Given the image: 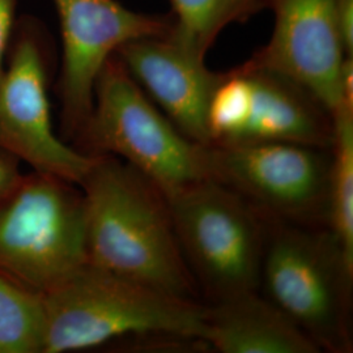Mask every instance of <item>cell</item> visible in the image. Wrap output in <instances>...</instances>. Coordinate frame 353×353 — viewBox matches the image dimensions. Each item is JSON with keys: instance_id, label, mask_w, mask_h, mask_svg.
<instances>
[{"instance_id": "6da1fadb", "label": "cell", "mask_w": 353, "mask_h": 353, "mask_svg": "<svg viewBox=\"0 0 353 353\" xmlns=\"http://www.w3.org/2000/svg\"><path fill=\"white\" fill-rule=\"evenodd\" d=\"M79 186L85 201L89 265L196 300L199 287L161 190L109 154L96 156Z\"/></svg>"}, {"instance_id": "7a4b0ae2", "label": "cell", "mask_w": 353, "mask_h": 353, "mask_svg": "<svg viewBox=\"0 0 353 353\" xmlns=\"http://www.w3.org/2000/svg\"><path fill=\"white\" fill-rule=\"evenodd\" d=\"M41 353L83 351L127 335L202 341L204 305L87 263L39 294Z\"/></svg>"}, {"instance_id": "3957f363", "label": "cell", "mask_w": 353, "mask_h": 353, "mask_svg": "<svg viewBox=\"0 0 353 353\" xmlns=\"http://www.w3.org/2000/svg\"><path fill=\"white\" fill-rule=\"evenodd\" d=\"M74 141L84 153L125 161L164 195L212 179L211 147L183 135L150 100L117 54L102 67L92 112Z\"/></svg>"}, {"instance_id": "277c9868", "label": "cell", "mask_w": 353, "mask_h": 353, "mask_svg": "<svg viewBox=\"0 0 353 353\" xmlns=\"http://www.w3.org/2000/svg\"><path fill=\"white\" fill-rule=\"evenodd\" d=\"M259 287L321 351L348 352L353 271L328 228L270 220Z\"/></svg>"}, {"instance_id": "5b68a950", "label": "cell", "mask_w": 353, "mask_h": 353, "mask_svg": "<svg viewBox=\"0 0 353 353\" xmlns=\"http://www.w3.org/2000/svg\"><path fill=\"white\" fill-rule=\"evenodd\" d=\"M88 263L79 185L32 170L0 202V274L42 294Z\"/></svg>"}, {"instance_id": "8992f818", "label": "cell", "mask_w": 353, "mask_h": 353, "mask_svg": "<svg viewBox=\"0 0 353 353\" xmlns=\"http://www.w3.org/2000/svg\"><path fill=\"white\" fill-rule=\"evenodd\" d=\"M165 196L185 261L211 301L259 288L268 232L265 214L214 179Z\"/></svg>"}, {"instance_id": "52a82bcc", "label": "cell", "mask_w": 353, "mask_h": 353, "mask_svg": "<svg viewBox=\"0 0 353 353\" xmlns=\"http://www.w3.org/2000/svg\"><path fill=\"white\" fill-rule=\"evenodd\" d=\"M0 77V151L32 170L80 185L96 156L68 145L55 134L49 101V48L34 17L16 20Z\"/></svg>"}, {"instance_id": "ba28073f", "label": "cell", "mask_w": 353, "mask_h": 353, "mask_svg": "<svg viewBox=\"0 0 353 353\" xmlns=\"http://www.w3.org/2000/svg\"><path fill=\"white\" fill-rule=\"evenodd\" d=\"M211 159L212 179L267 219L327 228L331 148L285 141L211 145Z\"/></svg>"}, {"instance_id": "9c48e42d", "label": "cell", "mask_w": 353, "mask_h": 353, "mask_svg": "<svg viewBox=\"0 0 353 353\" xmlns=\"http://www.w3.org/2000/svg\"><path fill=\"white\" fill-rule=\"evenodd\" d=\"M62 36L58 81L61 131L74 140L93 108L94 85L106 61L132 39L165 37L172 16L135 12L117 0H52Z\"/></svg>"}, {"instance_id": "30bf717a", "label": "cell", "mask_w": 353, "mask_h": 353, "mask_svg": "<svg viewBox=\"0 0 353 353\" xmlns=\"http://www.w3.org/2000/svg\"><path fill=\"white\" fill-rule=\"evenodd\" d=\"M335 0H270L268 43L242 64L274 72L309 92L328 113L353 99V62L335 19Z\"/></svg>"}, {"instance_id": "8fae6325", "label": "cell", "mask_w": 353, "mask_h": 353, "mask_svg": "<svg viewBox=\"0 0 353 353\" xmlns=\"http://www.w3.org/2000/svg\"><path fill=\"white\" fill-rule=\"evenodd\" d=\"M115 54L183 135L210 147L208 109L224 72L208 70L168 36L132 39Z\"/></svg>"}, {"instance_id": "7c38bea8", "label": "cell", "mask_w": 353, "mask_h": 353, "mask_svg": "<svg viewBox=\"0 0 353 353\" xmlns=\"http://www.w3.org/2000/svg\"><path fill=\"white\" fill-rule=\"evenodd\" d=\"M250 83V101L233 144L285 141L330 150L332 117L316 99L283 76L237 67Z\"/></svg>"}, {"instance_id": "4fadbf2b", "label": "cell", "mask_w": 353, "mask_h": 353, "mask_svg": "<svg viewBox=\"0 0 353 353\" xmlns=\"http://www.w3.org/2000/svg\"><path fill=\"white\" fill-rule=\"evenodd\" d=\"M203 343L221 353H318L319 347L258 290L204 305Z\"/></svg>"}, {"instance_id": "5bb4252c", "label": "cell", "mask_w": 353, "mask_h": 353, "mask_svg": "<svg viewBox=\"0 0 353 353\" xmlns=\"http://www.w3.org/2000/svg\"><path fill=\"white\" fill-rule=\"evenodd\" d=\"M172 29L168 37L205 59L219 34L230 24L243 23L268 8L270 0H170Z\"/></svg>"}, {"instance_id": "9a60e30c", "label": "cell", "mask_w": 353, "mask_h": 353, "mask_svg": "<svg viewBox=\"0 0 353 353\" xmlns=\"http://www.w3.org/2000/svg\"><path fill=\"white\" fill-rule=\"evenodd\" d=\"M332 126L327 228L353 271V99L332 114Z\"/></svg>"}, {"instance_id": "2e32d148", "label": "cell", "mask_w": 353, "mask_h": 353, "mask_svg": "<svg viewBox=\"0 0 353 353\" xmlns=\"http://www.w3.org/2000/svg\"><path fill=\"white\" fill-rule=\"evenodd\" d=\"M41 297L0 274V353H41Z\"/></svg>"}, {"instance_id": "e0dca14e", "label": "cell", "mask_w": 353, "mask_h": 353, "mask_svg": "<svg viewBox=\"0 0 353 353\" xmlns=\"http://www.w3.org/2000/svg\"><path fill=\"white\" fill-rule=\"evenodd\" d=\"M19 0H0V77L4 72L7 54L16 26V8Z\"/></svg>"}, {"instance_id": "ac0fdd59", "label": "cell", "mask_w": 353, "mask_h": 353, "mask_svg": "<svg viewBox=\"0 0 353 353\" xmlns=\"http://www.w3.org/2000/svg\"><path fill=\"white\" fill-rule=\"evenodd\" d=\"M335 19L341 32L347 57H353V0L334 1Z\"/></svg>"}, {"instance_id": "d6986e66", "label": "cell", "mask_w": 353, "mask_h": 353, "mask_svg": "<svg viewBox=\"0 0 353 353\" xmlns=\"http://www.w3.org/2000/svg\"><path fill=\"white\" fill-rule=\"evenodd\" d=\"M20 161L7 152L0 151V202L12 191L24 173Z\"/></svg>"}]
</instances>
